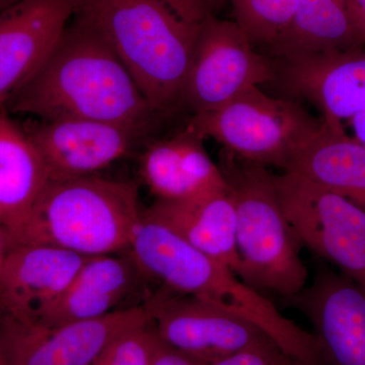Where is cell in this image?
<instances>
[{
  "instance_id": "6da1fadb",
  "label": "cell",
  "mask_w": 365,
  "mask_h": 365,
  "mask_svg": "<svg viewBox=\"0 0 365 365\" xmlns=\"http://www.w3.org/2000/svg\"><path fill=\"white\" fill-rule=\"evenodd\" d=\"M4 109L34 119H85L146 135L157 113L95 26L74 14L40 68Z\"/></svg>"
},
{
  "instance_id": "7a4b0ae2",
  "label": "cell",
  "mask_w": 365,
  "mask_h": 365,
  "mask_svg": "<svg viewBox=\"0 0 365 365\" xmlns=\"http://www.w3.org/2000/svg\"><path fill=\"white\" fill-rule=\"evenodd\" d=\"M207 0H78L76 16L102 34L158 117L182 111Z\"/></svg>"
},
{
  "instance_id": "3957f363",
  "label": "cell",
  "mask_w": 365,
  "mask_h": 365,
  "mask_svg": "<svg viewBox=\"0 0 365 365\" xmlns=\"http://www.w3.org/2000/svg\"><path fill=\"white\" fill-rule=\"evenodd\" d=\"M143 210L134 182L98 176L49 181L14 246L48 245L85 257L122 253Z\"/></svg>"
},
{
  "instance_id": "277c9868",
  "label": "cell",
  "mask_w": 365,
  "mask_h": 365,
  "mask_svg": "<svg viewBox=\"0 0 365 365\" xmlns=\"http://www.w3.org/2000/svg\"><path fill=\"white\" fill-rule=\"evenodd\" d=\"M222 170L237 215L240 278L258 290L290 299L307 287V266L300 242L288 220L275 184V175L225 148Z\"/></svg>"
},
{
  "instance_id": "5b68a950",
  "label": "cell",
  "mask_w": 365,
  "mask_h": 365,
  "mask_svg": "<svg viewBox=\"0 0 365 365\" xmlns=\"http://www.w3.org/2000/svg\"><path fill=\"white\" fill-rule=\"evenodd\" d=\"M321 125L297 101L252 86L217 109L192 115L187 127L244 160L285 172L297 148Z\"/></svg>"
},
{
  "instance_id": "8992f818",
  "label": "cell",
  "mask_w": 365,
  "mask_h": 365,
  "mask_svg": "<svg viewBox=\"0 0 365 365\" xmlns=\"http://www.w3.org/2000/svg\"><path fill=\"white\" fill-rule=\"evenodd\" d=\"M275 184L302 247L365 287V208L297 173L275 175Z\"/></svg>"
},
{
  "instance_id": "52a82bcc",
  "label": "cell",
  "mask_w": 365,
  "mask_h": 365,
  "mask_svg": "<svg viewBox=\"0 0 365 365\" xmlns=\"http://www.w3.org/2000/svg\"><path fill=\"white\" fill-rule=\"evenodd\" d=\"M143 307L163 343L206 364L278 346L252 322L200 297L153 289Z\"/></svg>"
},
{
  "instance_id": "ba28073f",
  "label": "cell",
  "mask_w": 365,
  "mask_h": 365,
  "mask_svg": "<svg viewBox=\"0 0 365 365\" xmlns=\"http://www.w3.org/2000/svg\"><path fill=\"white\" fill-rule=\"evenodd\" d=\"M272 58L255 50L235 21L210 14L197 42L182 98L192 115L212 111L252 86L272 83Z\"/></svg>"
},
{
  "instance_id": "9c48e42d",
  "label": "cell",
  "mask_w": 365,
  "mask_h": 365,
  "mask_svg": "<svg viewBox=\"0 0 365 365\" xmlns=\"http://www.w3.org/2000/svg\"><path fill=\"white\" fill-rule=\"evenodd\" d=\"M274 78L290 100L319 110L322 122L345 133L342 121L365 109V47L297 53L272 58Z\"/></svg>"
},
{
  "instance_id": "30bf717a",
  "label": "cell",
  "mask_w": 365,
  "mask_h": 365,
  "mask_svg": "<svg viewBox=\"0 0 365 365\" xmlns=\"http://www.w3.org/2000/svg\"><path fill=\"white\" fill-rule=\"evenodd\" d=\"M148 321L143 307L54 326L0 314V335L6 365H93L120 334Z\"/></svg>"
},
{
  "instance_id": "8fae6325",
  "label": "cell",
  "mask_w": 365,
  "mask_h": 365,
  "mask_svg": "<svg viewBox=\"0 0 365 365\" xmlns=\"http://www.w3.org/2000/svg\"><path fill=\"white\" fill-rule=\"evenodd\" d=\"M39 151L49 181L96 176L128 155L139 132L85 119H34L23 126Z\"/></svg>"
},
{
  "instance_id": "7c38bea8",
  "label": "cell",
  "mask_w": 365,
  "mask_h": 365,
  "mask_svg": "<svg viewBox=\"0 0 365 365\" xmlns=\"http://www.w3.org/2000/svg\"><path fill=\"white\" fill-rule=\"evenodd\" d=\"M290 304L309 319L325 365H365V287L321 268Z\"/></svg>"
},
{
  "instance_id": "4fadbf2b",
  "label": "cell",
  "mask_w": 365,
  "mask_h": 365,
  "mask_svg": "<svg viewBox=\"0 0 365 365\" xmlns=\"http://www.w3.org/2000/svg\"><path fill=\"white\" fill-rule=\"evenodd\" d=\"M76 6L78 0H14L0 11V108L42 66Z\"/></svg>"
},
{
  "instance_id": "5bb4252c",
  "label": "cell",
  "mask_w": 365,
  "mask_h": 365,
  "mask_svg": "<svg viewBox=\"0 0 365 365\" xmlns=\"http://www.w3.org/2000/svg\"><path fill=\"white\" fill-rule=\"evenodd\" d=\"M88 258L48 245H16L0 274V314L41 323Z\"/></svg>"
},
{
  "instance_id": "9a60e30c",
  "label": "cell",
  "mask_w": 365,
  "mask_h": 365,
  "mask_svg": "<svg viewBox=\"0 0 365 365\" xmlns=\"http://www.w3.org/2000/svg\"><path fill=\"white\" fill-rule=\"evenodd\" d=\"M153 290L128 251L90 257L38 324L61 325L137 309Z\"/></svg>"
},
{
  "instance_id": "2e32d148",
  "label": "cell",
  "mask_w": 365,
  "mask_h": 365,
  "mask_svg": "<svg viewBox=\"0 0 365 365\" xmlns=\"http://www.w3.org/2000/svg\"><path fill=\"white\" fill-rule=\"evenodd\" d=\"M203 139L186 127L145 148L139 173L155 201L187 202L227 191L222 170L209 157Z\"/></svg>"
},
{
  "instance_id": "e0dca14e",
  "label": "cell",
  "mask_w": 365,
  "mask_h": 365,
  "mask_svg": "<svg viewBox=\"0 0 365 365\" xmlns=\"http://www.w3.org/2000/svg\"><path fill=\"white\" fill-rule=\"evenodd\" d=\"M48 182L39 151L24 127L0 108V222L13 246Z\"/></svg>"
},
{
  "instance_id": "ac0fdd59",
  "label": "cell",
  "mask_w": 365,
  "mask_h": 365,
  "mask_svg": "<svg viewBox=\"0 0 365 365\" xmlns=\"http://www.w3.org/2000/svg\"><path fill=\"white\" fill-rule=\"evenodd\" d=\"M144 210L194 248L232 269L240 277L237 215L228 190L187 202L155 201Z\"/></svg>"
},
{
  "instance_id": "d6986e66",
  "label": "cell",
  "mask_w": 365,
  "mask_h": 365,
  "mask_svg": "<svg viewBox=\"0 0 365 365\" xmlns=\"http://www.w3.org/2000/svg\"><path fill=\"white\" fill-rule=\"evenodd\" d=\"M285 172L297 173L365 208V145L323 122L297 148Z\"/></svg>"
},
{
  "instance_id": "ffe728a7",
  "label": "cell",
  "mask_w": 365,
  "mask_h": 365,
  "mask_svg": "<svg viewBox=\"0 0 365 365\" xmlns=\"http://www.w3.org/2000/svg\"><path fill=\"white\" fill-rule=\"evenodd\" d=\"M355 47L361 46L353 29L347 0H299L294 21L270 53L275 58Z\"/></svg>"
},
{
  "instance_id": "44dd1931",
  "label": "cell",
  "mask_w": 365,
  "mask_h": 365,
  "mask_svg": "<svg viewBox=\"0 0 365 365\" xmlns=\"http://www.w3.org/2000/svg\"><path fill=\"white\" fill-rule=\"evenodd\" d=\"M235 21L254 46L269 51L289 29L299 0H232Z\"/></svg>"
},
{
  "instance_id": "7402d4cb",
  "label": "cell",
  "mask_w": 365,
  "mask_h": 365,
  "mask_svg": "<svg viewBox=\"0 0 365 365\" xmlns=\"http://www.w3.org/2000/svg\"><path fill=\"white\" fill-rule=\"evenodd\" d=\"M160 344V338L148 319L120 334L93 365H153Z\"/></svg>"
},
{
  "instance_id": "603a6c76",
  "label": "cell",
  "mask_w": 365,
  "mask_h": 365,
  "mask_svg": "<svg viewBox=\"0 0 365 365\" xmlns=\"http://www.w3.org/2000/svg\"><path fill=\"white\" fill-rule=\"evenodd\" d=\"M207 365H302L278 346L235 353Z\"/></svg>"
},
{
  "instance_id": "cb8c5ba5",
  "label": "cell",
  "mask_w": 365,
  "mask_h": 365,
  "mask_svg": "<svg viewBox=\"0 0 365 365\" xmlns=\"http://www.w3.org/2000/svg\"><path fill=\"white\" fill-rule=\"evenodd\" d=\"M153 365H207L200 360L178 351L160 341Z\"/></svg>"
},
{
  "instance_id": "d4e9b609",
  "label": "cell",
  "mask_w": 365,
  "mask_h": 365,
  "mask_svg": "<svg viewBox=\"0 0 365 365\" xmlns=\"http://www.w3.org/2000/svg\"><path fill=\"white\" fill-rule=\"evenodd\" d=\"M350 19L360 46H365V0H347Z\"/></svg>"
},
{
  "instance_id": "484cf974",
  "label": "cell",
  "mask_w": 365,
  "mask_h": 365,
  "mask_svg": "<svg viewBox=\"0 0 365 365\" xmlns=\"http://www.w3.org/2000/svg\"><path fill=\"white\" fill-rule=\"evenodd\" d=\"M11 247H13V245H11L9 232H7L4 225L0 222V274H1L2 268H4V263H6L7 254H9Z\"/></svg>"
},
{
  "instance_id": "4316f807",
  "label": "cell",
  "mask_w": 365,
  "mask_h": 365,
  "mask_svg": "<svg viewBox=\"0 0 365 365\" xmlns=\"http://www.w3.org/2000/svg\"><path fill=\"white\" fill-rule=\"evenodd\" d=\"M350 120H351L353 131L356 136L355 139L365 145V109Z\"/></svg>"
},
{
  "instance_id": "83f0119b",
  "label": "cell",
  "mask_w": 365,
  "mask_h": 365,
  "mask_svg": "<svg viewBox=\"0 0 365 365\" xmlns=\"http://www.w3.org/2000/svg\"><path fill=\"white\" fill-rule=\"evenodd\" d=\"M0 365H6V354H4V345H2L1 335H0Z\"/></svg>"
},
{
  "instance_id": "f1b7e54d",
  "label": "cell",
  "mask_w": 365,
  "mask_h": 365,
  "mask_svg": "<svg viewBox=\"0 0 365 365\" xmlns=\"http://www.w3.org/2000/svg\"><path fill=\"white\" fill-rule=\"evenodd\" d=\"M14 1V0H0V11H2V9H4V7L9 6V4H11V2Z\"/></svg>"
}]
</instances>
